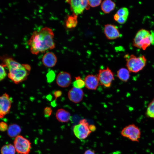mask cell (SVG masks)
I'll list each match as a JSON object with an SVG mask.
<instances>
[{
    "label": "cell",
    "instance_id": "cell-1",
    "mask_svg": "<svg viewBox=\"0 0 154 154\" xmlns=\"http://www.w3.org/2000/svg\"><path fill=\"white\" fill-rule=\"evenodd\" d=\"M54 37L53 31L48 27H45L38 31H34L27 42L31 52L37 55L54 48L55 44Z\"/></svg>",
    "mask_w": 154,
    "mask_h": 154
},
{
    "label": "cell",
    "instance_id": "cell-2",
    "mask_svg": "<svg viewBox=\"0 0 154 154\" xmlns=\"http://www.w3.org/2000/svg\"><path fill=\"white\" fill-rule=\"evenodd\" d=\"M9 70L8 76L16 84H18L27 78L31 69L27 64H21L11 57H2L1 59Z\"/></svg>",
    "mask_w": 154,
    "mask_h": 154
},
{
    "label": "cell",
    "instance_id": "cell-3",
    "mask_svg": "<svg viewBox=\"0 0 154 154\" xmlns=\"http://www.w3.org/2000/svg\"><path fill=\"white\" fill-rule=\"evenodd\" d=\"M153 37L149 31L144 29L139 30L133 41V46L145 50L153 42Z\"/></svg>",
    "mask_w": 154,
    "mask_h": 154
},
{
    "label": "cell",
    "instance_id": "cell-4",
    "mask_svg": "<svg viewBox=\"0 0 154 154\" xmlns=\"http://www.w3.org/2000/svg\"><path fill=\"white\" fill-rule=\"evenodd\" d=\"M126 66L130 72L137 73L142 70L145 66L147 59L144 55L137 57L133 54H126L124 57Z\"/></svg>",
    "mask_w": 154,
    "mask_h": 154
},
{
    "label": "cell",
    "instance_id": "cell-5",
    "mask_svg": "<svg viewBox=\"0 0 154 154\" xmlns=\"http://www.w3.org/2000/svg\"><path fill=\"white\" fill-rule=\"evenodd\" d=\"M29 140L19 135L15 138L13 145L16 152L19 154H29L31 148Z\"/></svg>",
    "mask_w": 154,
    "mask_h": 154
},
{
    "label": "cell",
    "instance_id": "cell-6",
    "mask_svg": "<svg viewBox=\"0 0 154 154\" xmlns=\"http://www.w3.org/2000/svg\"><path fill=\"white\" fill-rule=\"evenodd\" d=\"M141 131L138 127L131 124L124 127L121 132V135L132 141L138 142L141 137Z\"/></svg>",
    "mask_w": 154,
    "mask_h": 154
},
{
    "label": "cell",
    "instance_id": "cell-7",
    "mask_svg": "<svg viewBox=\"0 0 154 154\" xmlns=\"http://www.w3.org/2000/svg\"><path fill=\"white\" fill-rule=\"evenodd\" d=\"M90 125L85 119L81 120L78 124L74 125L73 133L75 136L80 139L86 138L92 132L89 128Z\"/></svg>",
    "mask_w": 154,
    "mask_h": 154
},
{
    "label": "cell",
    "instance_id": "cell-8",
    "mask_svg": "<svg viewBox=\"0 0 154 154\" xmlns=\"http://www.w3.org/2000/svg\"><path fill=\"white\" fill-rule=\"evenodd\" d=\"M99 83L106 88H109L114 79V74L108 67L105 69H100L97 76Z\"/></svg>",
    "mask_w": 154,
    "mask_h": 154
},
{
    "label": "cell",
    "instance_id": "cell-9",
    "mask_svg": "<svg viewBox=\"0 0 154 154\" xmlns=\"http://www.w3.org/2000/svg\"><path fill=\"white\" fill-rule=\"evenodd\" d=\"M66 2L70 5L73 13L77 15L82 14L85 9H88L89 7L88 0H68Z\"/></svg>",
    "mask_w": 154,
    "mask_h": 154
},
{
    "label": "cell",
    "instance_id": "cell-10",
    "mask_svg": "<svg viewBox=\"0 0 154 154\" xmlns=\"http://www.w3.org/2000/svg\"><path fill=\"white\" fill-rule=\"evenodd\" d=\"M12 103V100L7 94L5 93L0 96V118H3L9 113Z\"/></svg>",
    "mask_w": 154,
    "mask_h": 154
},
{
    "label": "cell",
    "instance_id": "cell-11",
    "mask_svg": "<svg viewBox=\"0 0 154 154\" xmlns=\"http://www.w3.org/2000/svg\"><path fill=\"white\" fill-rule=\"evenodd\" d=\"M104 32L107 38L109 40L115 39L121 36V34L117 27L112 24L105 25H104Z\"/></svg>",
    "mask_w": 154,
    "mask_h": 154
},
{
    "label": "cell",
    "instance_id": "cell-12",
    "mask_svg": "<svg viewBox=\"0 0 154 154\" xmlns=\"http://www.w3.org/2000/svg\"><path fill=\"white\" fill-rule=\"evenodd\" d=\"M56 81L57 84L59 86L62 88L67 87L71 82V76L68 72H61L58 74Z\"/></svg>",
    "mask_w": 154,
    "mask_h": 154
},
{
    "label": "cell",
    "instance_id": "cell-13",
    "mask_svg": "<svg viewBox=\"0 0 154 154\" xmlns=\"http://www.w3.org/2000/svg\"><path fill=\"white\" fill-rule=\"evenodd\" d=\"M69 99L72 102L78 103L83 99L84 92L82 90L73 87L70 89L68 94Z\"/></svg>",
    "mask_w": 154,
    "mask_h": 154
},
{
    "label": "cell",
    "instance_id": "cell-14",
    "mask_svg": "<svg viewBox=\"0 0 154 154\" xmlns=\"http://www.w3.org/2000/svg\"><path fill=\"white\" fill-rule=\"evenodd\" d=\"M84 80L86 88L91 90H96L100 83L97 76L92 74L87 75Z\"/></svg>",
    "mask_w": 154,
    "mask_h": 154
},
{
    "label": "cell",
    "instance_id": "cell-15",
    "mask_svg": "<svg viewBox=\"0 0 154 154\" xmlns=\"http://www.w3.org/2000/svg\"><path fill=\"white\" fill-rule=\"evenodd\" d=\"M57 58L55 54L51 52L46 53L43 56L42 61L43 65L48 67H52L56 64Z\"/></svg>",
    "mask_w": 154,
    "mask_h": 154
},
{
    "label": "cell",
    "instance_id": "cell-16",
    "mask_svg": "<svg viewBox=\"0 0 154 154\" xmlns=\"http://www.w3.org/2000/svg\"><path fill=\"white\" fill-rule=\"evenodd\" d=\"M57 119L62 123H67L71 118L70 114L67 111L62 108L58 109L56 113Z\"/></svg>",
    "mask_w": 154,
    "mask_h": 154
},
{
    "label": "cell",
    "instance_id": "cell-17",
    "mask_svg": "<svg viewBox=\"0 0 154 154\" xmlns=\"http://www.w3.org/2000/svg\"><path fill=\"white\" fill-rule=\"evenodd\" d=\"M21 129L19 125L16 123H12L9 125L7 130L8 135L11 138H15L20 135Z\"/></svg>",
    "mask_w": 154,
    "mask_h": 154
},
{
    "label": "cell",
    "instance_id": "cell-18",
    "mask_svg": "<svg viewBox=\"0 0 154 154\" xmlns=\"http://www.w3.org/2000/svg\"><path fill=\"white\" fill-rule=\"evenodd\" d=\"M116 6V3L111 0L104 1L101 4V9L105 13H109L113 10Z\"/></svg>",
    "mask_w": 154,
    "mask_h": 154
},
{
    "label": "cell",
    "instance_id": "cell-19",
    "mask_svg": "<svg viewBox=\"0 0 154 154\" xmlns=\"http://www.w3.org/2000/svg\"><path fill=\"white\" fill-rule=\"evenodd\" d=\"M116 13L119 16V19L117 22L120 24L125 23L127 21L129 14L128 9L125 7H122L117 11Z\"/></svg>",
    "mask_w": 154,
    "mask_h": 154
},
{
    "label": "cell",
    "instance_id": "cell-20",
    "mask_svg": "<svg viewBox=\"0 0 154 154\" xmlns=\"http://www.w3.org/2000/svg\"><path fill=\"white\" fill-rule=\"evenodd\" d=\"M130 72L125 68H121L117 72V76L121 81L127 82L130 77Z\"/></svg>",
    "mask_w": 154,
    "mask_h": 154
},
{
    "label": "cell",
    "instance_id": "cell-21",
    "mask_svg": "<svg viewBox=\"0 0 154 154\" xmlns=\"http://www.w3.org/2000/svg\"><path fill=\"white\" fill-rule=\"evenodd\" d=\"M78 15L74 13L69 16L66 21V27L68 29H72L76 27L78 24Z\"/></svg>",
    "mask_w": 154,
    "mask_h": 154
},
{
    "label": "cell",
    "instance_id": "cell-22",
    "mask_svg": "<svg viewBox=\"0 0 154 154\" xmlns=\"http://www.w3.org/2000/svg\"><path fill=\"white\" fill-rule=\"evenodd\" d=\"M16 152L13 145L11 144L4 145L1 149V154H15Z\"/></svg>",
    "mask_w": 154,
    "mask_h": 154
},
{
    "label": "cell",
    "instance_id": "cell-23",
    "mask_svg": "<svg viewBox=\"0 0 154 154\" xmlns=\"http://www.w3.org/2000/svg\"><path fill=\"white\" fill-rule=\"evenodd\" d=\"M146 114L147 116L154 119V98L149 104Z\"/></svg>",
    "mask_w": 154,
    "mask_h": 154
},
{
    "label": "cell",
    "instance_id": "cell-24",
    "mask_svg": "<svg viewBox=\"0 0 154 154\" xmlns=\"http://www.w3.org/2000/svg\"><path fill=\"white\" fill-rule=\"evenodd\" d=\"M74 87L79 89H82L85 86L84 80H82L80 76L75 77V80L73 83Z\"/></svg>",
    "mask_w": 154,
    "mask_h": 154
},
{
    "label": "cell",
    "instance_id": "cell-25",
    "mask_svg": "<svg viewBox=\"0 0 154 154\" xmlns=\"http://www.w3.org/2000/svg\"><path fill=\"white\" fill-rule=\"evenodd\" d=\"M5 65L3 63L1 64L0 65V80H3L7 76V73L6 72L4 67Z\"/></svg>",
    "mask_w": 154,
    "mask_h": 154
},
{
    "label": "cell",
    "instance_id": "cell-26",
    "mask_svg": "<svg viewBox=\"0 0 154 154\" xmlns=\"http://www.w3.org/2000/svg\"><path fill=\"white\" fill-rule=\"evenodd\" d=\"M88 5L92 7H94L99 5L102 2L101 0H88Z\"/></svg>",
    "mask_w": 154,
    "mask_h": 154
},
{
    "label": "cell",
    "instance_id": "cell-27",
    "mask_svg": "<svg viewBox=\"0 0 154 154\" xmlns=\"http://www.w3.org/2000/svg\"><path fill=\"white\" fill-rule=\"evenodd\" d=\"M48 81L51 82L53 81L55 77V74L52 71H50L47 74Z\"/></svg>",
    "mask_w": 154,
    "mask_h": 154
},
{
    "label": "cell",
    "instance_id": "cell-28",
    "mask_svg": "<svg viewBox=\"0 0 154 154\" xmlns=\"http://www.w3.org/2000/svg\"><path fill=\"white\" fill-rule=\"evenodd\" d=\"M52 112V110L51 107H47L44 110V114L46 117H48L50 116Z\"/></svg>",
    "mask_w": 154,
    "mask_h": 154
},
{
    "label": "cell",
    "instance_id": "cell-29",
    "mask_svg": "<svg viewBox=\"0 0 154 154\" xmlns=\"http://www.w3.org/2000/svg\"><path fill=\"white\" fill-rule=\"evenodd\" d=\"M8 126L6 123L4 121H1L0 123V130L2 132L6 131L7 130Z\"/></svg>",
    "mask_w": 154,
    "mask_h": 154
},
{
    "label": "cell",
    "instance_id": "cell-30",
    "mask_svg": "<svg viewBox=\"0 0 154 154\" xmlns=\"http://www.w3.org/2000/svg\"><path fill=\"white\" fill-rule=\"evenodd\" d=\"M62 94V92L60 90H57L54 92V95L55 97V99L60 97Z\"/></svg>",
    "mask_w": 154,
    "mask_h": 154
},
{
    "label": "cell",
    "instance_id": "cell-31",
    "mask_svg": "<svg viewBox=\"0 0 154 154\" xmlns=\"http://www.w3.org/2000/svg\"><path fill=\"white\" fill-rule=\"evenodd\" d=\"M84 154H95V151L91 149H88L86 150Z\"/></svg>",
    "mask_w": 154,
    "mask_h": 154
},
{
    "label": "cell",
    "instance_id": "cell-32",
    "mask_svg": "<svg viewBox=\"0 0 154 154\" xmlns=\"http://www.w3.org/2000/svg\"><path fill=\"white\" fill-rule=\"evenodd\" d=\"M89 128L92 132L95 131L96 129V126L93 124L90 125Z\"/></svg>",
    "mask_w": 154,
    "mask_h": 154
}]
</instances>
